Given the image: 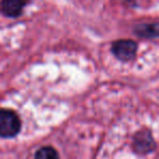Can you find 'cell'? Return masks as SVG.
I'll list each match as a JSON object with an SVG mask.
<instances>
[{"label":"cell","mask_w":159,"mask_h":159,"mask_svg":"<svg viewBox=\"0 0 159 159\" xmlns=\"http://www.w3.org/2000/svg\"><path fill=\"white\" fill-rule=\"evenodd\" d=\"M21 130V120L14 111L0 109V136L13 138Z\"/></svg>","instance_id":"6da1fadb"},{"label":"cell","mask_w":159,"mask_h":159,"mask_svg":"<svg viewBox=\"0 0 159 159\" xmlns=\"http://www.w3.org/2000/svg\"><path fill=\"white\" fill-rule=\"evenodd\" d=\"M111 50L117 59L121 60V61H130L135 55L138 46L135 42L129 39L118 40L113 44Z\"/></svg>","instance_id":"7a4b0ae2"},{"label":"cell","mask_w":159,"mask_h":159,"mask_svg":"<svg viewBox=\"0 0 159 159\" xmlns=\"http://www.w3.org/2000/svg\"><path fill=\"white\" fill-rule=\"evenodd\" d=\"M134 151L139 154H147L155 148V142L151 132L140 131L134 136Z\"/></svg>","instance_id":"3957f363"},{"label":"cell","mask_w":159,"mask_h":159,"mask_svg":"<svg viewBox=\"0 0 159 159\" xmlns=\"http://www.w3.org/2000/svg\"><path fill=\"white\" fill-rule=\"evenodd\" d=\"M27 4V0H1L0 12L9 17H16Z\"/></svg>","instance_id":"277c9868"},{"label":"cell","mask_w":159,"mask_h":159,"mask_svg":"<svg viewBox=\"0 0 159 159\" xmlns=\"http://www.w3.org/2000/svg\"><path fill=\"white\" fill-rule=\"evenodd\" d=\"M135 33L142 37H159V23L139 25Z\"/></svg>","instance_id":"5b68a950"},{"label":"cell","mask_w":159,"mask_h":159,"mask_svg":"<svg viewBox=\"0 0 159 159\" xmlns=\"http://www.w3.org/2000/svg\"><path fill=\"white\" fill-rule=\"evenodd\" d=\"M35 159H59V154L53 147L44 146L38 149L35 155Z\"/></svg>","instance_id":"8992f818"}]
</instances>
